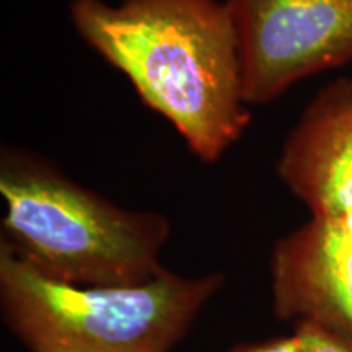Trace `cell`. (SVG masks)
<instances>
[{"mask_svg": "<svg viewBox=\"0 0 352 352\" xmlns=\"http://www.w3.org/2000/svg\"><path fill=\"white\" fill-rule=\"evenodd\" d=\"M70 23L189 151L214 164L252 122L223 0H72Z\"/></svg>", "mask_w": 352, "mask_h": 352, "instance_id": "1", "label": "cell"}, {"mask_svg": "<svg viewBox=\"0 0 352 352\" xmlns=\"http://www.w3.org/2000/svg\"><path fill=\"white\" fill-rule=\"evenodd\" d=\"M2 240L41 274L83 287H126L165 270V215L114 204L38 153H0Z\"/></svg>", "mask_w": 352, "mask_h": 352, "instance_id": "2", "label": "cell"}, {"mask_svg": "<svg viewBox=\"0 0 352 352\" xmlns=\"http://www.w3.org/2000/svg\"><path fill=\"white\" fill-rule=\"evenodd\" d=\"M226 279L164 270L148 283L83 287L34 270L0 240L3 321L30 352H171Z\"/></svg>", "mask_w": 352, "mask_h": 352, "instance_id": "3", "label": "cell"}, {"mask_svg": "<svg viewBox=\"0 0 352 352\" xmlns=\"http://www.w3.org/2000/svg\"><path fill=\"white\" fill-rule=\"evenodd\" d=\"M236 32L243 96L266 104L352 60V0H223Z\"/></svg>", "mask_w": 352, "mask_h": 352, "instance_id": "4", "label": "cell"}, {"mask_svg": "<svg viewBox=\"0 0 352 352\" xmlns=\"http://www.w3.org/2000/svg\"><path fill=\"white\" fill-rule=\"evenodd\" d=\"M271 277L279 318L352 342V236L341 219L311 217L277 241Z\"/></svg>", "mask_w": 352, "mask_h": 352, "instance_id": "5", "label": "cell"}, {"mask_svg": "<svg viewBox=\"0 0 352 352\" xmlns=\"http://www.w3.org/2000/svg\"><path fill=\"white\" fill-rule=\"evenodd\" d=\"M276 170L311 217L351 212L352 78H338L311 98L285 139Z\"/></svg>", "mask_w": 352, "mask_h": 352, "instance_id": "6", "label": "cell"}, {"mask_svg": "<svg viewBox=\"0 0 352 352\" xmlns=\"http://www.w3.org/2000/svg\"><path fill=\"white\" fill-rule=\"evenodd\" d=\"M302 352H352V342L310 323H297Z\"/></svg>", "mask_w": 352, "mask_h": 352, "instance_id": "7", "label": "cell"}, {"mask_svg": "<svg viewBox=\"0 0 352 352\" xmlns=\"http://www.w3.org/2000/svg\"><path fill=\"white\" fill-rule=\"evenodd\" d=\"M228 352H302V342L297 333L287 338H276L256 344H241L230 349Z\"/></svg>", "mask_w": 352, "mask_h": 352, "instance_id": "8", "label": "cell"}]
</instances>
